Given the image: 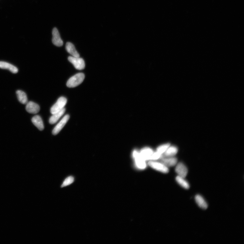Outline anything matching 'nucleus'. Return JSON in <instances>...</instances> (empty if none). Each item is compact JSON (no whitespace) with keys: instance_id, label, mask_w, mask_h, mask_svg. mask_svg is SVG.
Listing matches in <instances>:
<instances>
[{"instance_id":"1","label":"nucleus","mask_w":244,"mask_h":244,"mask_svg":"<svg viewBox=\"0 0 244 244\" xmlns=\"http://www.w3.org/2000/svg\"><path fill=\"white\" fill-rule=\"evenodd\" d=\"M132 156L134 167L136 169L139 170H143L147 168V161L141 157L139 151L137 149L134 150L132 152Z\"/></svg>"},{"instance_id":"2","label":"nucleus","mask_w":244,"mask_h":244,"mask_svg":"<svg viewBox=\"0 0 244 244\" xmlns=\"http://www.w3.org/2000/svg\"><path fill=\"white\" fill-rule=\"evenodd\" d=\"M85 76L83 73H79L72 77L68 80L66 86L69 88L75 87L82 83L84 80Z\"/></svg>"},{"instance_id":"3","label":"nucleus","mask_w":244,"mask_h":244,"mask_svg":"<svg viewBox=\"0 0 244 244\" xmlns=\"http://www.w3.org/2000/svg\"><path fill=\"white\" fill-rule=\"evenodd\" d=\"M148 164L155 170L165 174L168 173L169 171V168L161 161H148Z\"/></svg>"},{"instance_id":"4","label":"nucleus","mask_w":244,"mask_h":244,"mask_svg":"<svg viewBox=\"0 0 244 244\" xmlns=\"http://www.w3.org/2000/svg\"><path fill=\"white\" fill-rule=\"evenodd\" d=\"M67 99L65 97H60L55 104L53 105L50 109L52 114L58 112L64 108L67 103Z\"/></svg>"},{"instance_id":"5","label":"nucleus","mask_w":244,"mask_h":244,"mask_svg":"<svg viewBox=\"0 0 244 244\" xmlns=\"http://www.w3.org/2000/svg\"><path fill=\"white\" fill-rule=\"evenodd\" d=\"M69 61L71 62L75 68L77 70H82L83 69L85 64L83 59L79 57H75L69 56L68 58Z\"/></svg>"},{"instance_id":"6","label":"nucleus","mask_w":244,"mask_h":244,"mask_svg":"<svg viewBox=\"0 0 244 244\" xmlns=\"http://www.w3.org/2000/svg\"><path fill=\"white\" fill-rule=\"evenodd\" d=\"M175 166V171L178 176L185 178L188 173V169L186 165L182 162H179Z\"/></svg>"},{"instance_id":"7","label":"nucleus","mask_w":244,"mask_h":244,"mask_svg":"<svg viewBox=\"0 0 244 244\" xmlns=\"http://www.w3.org/2000/svg\"><path fill=\"white\" fill-rule=\"evenodd\" d=\"M140 155L146 161H151V157L154 151L152 148L149 147H145L140 151Z\"/></svg>"},{"instance_id":"8","label":"nucleus","mask_w":244,"mask_h":244,"mask_svg":"<svg viewBox=\"0 0 244 244\" xmlns=\"http://www.w3.org/2000/svg\"><path fill=\"white\" fill-rule=\"evenodd\" d=\"M70 116L69 115H66L64 116L52 131V133L54 135H57L62 130L66 125V123L69 121Z\"/></svg>"},{"instance_id":"9","label":"nucleus","mask_w":244,"mask_h":244,"mask_svg":"<svg viewBox=\"0 0 244 244\" xmlns=\"http://www.w3.org/2000/svg\"><path fill=\"white\" fill-rule=\"evenodd\" d=\"M52 42L57 47H61L63 45V42L62 40L59 31L57 28H54L52 31Z\"/></svg>"},{"instance_id":"10","label":"nucleus","mask_w":244,"mask_h":244,"mask_svg":"<svg viewBox=\"0 0 244 244\" xmlns=\"http://www.w3.org/2000/svg\"><path fill=\"white\" fill-rule=\"evenodd\" d=\"M161 161L169 168L175 166L178 164V160L175 156L163 157Z\"/></svg>"},{"instance_id":"11","label":"nucleus","mask_w":244,"mask_h":244,"mask_svg":"<svg viewBox=\"0 0 244 244\" xmlns=\"http://www.w3.org/2000/svg\"><path fill=\"white\" fill-rule=\"evenodd\" d=\"M26 105V110L30 113L36 114L40 111L39 105L33 101L28 102Z\"/></svg>"},{"instance_id":"12","label":"nucleus","mask_w":244,"mask_h":244,"mask_svg":"<svg viewBox=\"0 0 244 244\" xmlns=\"http://www.w3.org/2000/svg\"><path fill=\"white\" fill-rule=\"evenodd\" d=\"M0 68L8 70L14 74L17 73L19 71L15 66L9 63L2 61H0Z\"/></svg>"},{"instance_id":"13","label":"nucleus","mask_w":244,"mask_h":244,"mask_svg":"<svg viewBox=\"0 0 244 244\" xmlns=\"http://www.w3.org/2000/svg\"><path fill=\"white\" fill-rule=\"evenodd\" d=\"M32 122L40 130L42 131L44 129V126L43 122L41 117L39 115H36L34 116L32 119Z\"/></svg>"},{"instance_id":"14","label":"nucleus","mask_w":244,"mask_h":244,"mask_svg":"<svg viewBox=\"0 0 244 244\" xmlns=\"http://www.w3.org/2000/svg\"><path fill=\"white\" fill-rule=\"evenodd\" d=\"M178 148L174 146H170L164 154L163 157H174L178 153Z\"/></svg>"},{"instance_id":"15","label":"nucleus","mask_w":244,"mask_h":244,"mask_svg":"<svg viewBox=\"0 0 244 244\" xmlns=\"http://www.w3.org/2000/svg\"><path fill=\"white\" fill-rule=\"evenodd\" d=\"M66 49L70 54L73 57H79V55L77 52L74 45L71 42H67L66 45Z\"/></svg>"},{"instance_id":"16","label":"nucleus","mask_w":244,"mask_h":244,"mask_svg":"<svg viewBox=\"0 0 244 244\" xmlns=\"http://www.w3.org/2000/svg\"><path fill=\"white\" fill-rule=\"evenodd\" d=\"M66 109L63 108L62 110L53 114L49 119V122L51 124H54L57 122L60 118L64 114Z\"/></svg>"},{"instance_id":"17","label":"nucleus","mask_w":244,"mask_h":244,"mask_svg":"<svg viewBox=\"0 0 244 244\" xmlns=\"http://www.w3.org/2000/svg\"><path fill=\"white\" fill-rule=\"evenodd\" d=\"M196 202L199 206L203 209H207L208 205L203 197L199 195H197L195 197Z\"/></svg>"},{"instance_id":"18","label":"nucleus","mask_w":244,"mask_h":244,"mask_svg":"<svg viewBox=\"0 0 244 244\" xmlns=\"http://www.w3.org/2000/svg\"><path fill=\"white\" fill-rule=\"evenodd\" d=\"M17 96L19 101L21 104H26L28 102L27 94L24 91L17 90L16 92Z\"/></svg>"},{"instance_id":"19","label":"nucleus","mask_w":244,"mask_h":244,"mask_svg":"<svg viewBox=\"0 0 244 244\" xmlns=\"http://www.w3.org/2000/svg\"><path fill=\"white\" fill-rule=\"evenodd\" d=\"M176 180L178 184L184 189H188L190 188L189 183L185 179V178L178 176L176 177Z\"/></svg>"},{"instance_id":"20","label":"nucleus","mask_w":244,"mask_h":244,"mask_svg":"<svg viewBox=\"0 0 244 244\" xmlns=\"http://www.w3.org/2000/svg\"><path fill=\"white\" fill-rule=\"evenodd\" d=\"M170 145V144L169 143L161 144L157 148L156 151L158 152L159 153L163 155L165 151L167 150L168 148Z\"/></svg>"},{"instance_id":"21","label":"nucleus","mask_w":244,"mask_h":244,"mask_svg":"<svg viewBox=\"0 0 244 244\" xmlns=\"http://www.w3.org/2000/svg\"><path fill=\"white\" fill-rule=\"evenodd\" d=\"M74 180V178L72 176H70L67 178L63 182L61 186L62 187L70 185L72 183Z\"/></svg>"},{"instance_id":"22","label":"nucleus","mask_w":244,"mask_h":244,"mask_svg":"<svg viewBox=\"0 0 244 244\" xmlns=\"http://www.w3.org/2000/svg\"><path fill=\"white\" fill-rule=\"evenodd\" d=\"M163 157L162 155L159 153L157 151L154 152L152 155L151 157V161H158L160 160Z\"/></svg>"}]
</instances>
